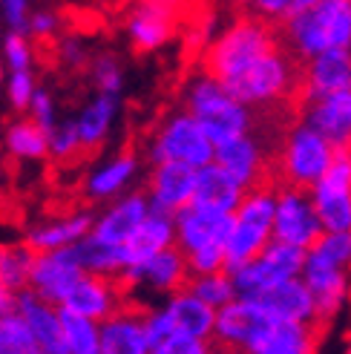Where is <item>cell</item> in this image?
<instances>
[{"mask_svg":"<svg viewBox=\"0 0 351 354\" xmlns=\"http://www.w3.org/2000/svg\"><path fill=\"white\" fill-rule=\"evenodd\" d=\"M285 49L308 61L323 49H351V0H314L279 21Z\"/></svg>","mask_w":351,"mask_h":354,"instance_id":"cell-1","label":"cell"},{"mask_svg":"<svg viewBox=\"0 0 351 354\" xmlns=\"http://www.w3.org/2000/svg\"><path fill=\"white\" fill-rule=\"evenodd\" d=\"M274 46H279L274 24L262 21L256 15H245L239 21H234L222 35H216L214 44L207 46L205 73L227 84L236 75H242L256 58H262Z\"/></svg>","mask_w":351,"mask_h":354,"instance_id":"cell-2","label":"cell"},{"mask_svg":"<svg viewBox=\"0 0 351 354\" xmlns=\"http://www.w3.org/2000/svg\"><path fill=\"white\" fill-rule=\"evenodd\" d=\"M184 110L202 124L205 136L214 141V147L227 138L254 130V113L225 90V84L207 75L205 69L187 84L184 90Z\"/></svg>","mask_w":351,"mask_h":354,"instance_id":"cell-3","label":"cell"},{"mask_svg":"<svg viewBox=\"0 0 351 354\" xmlns=\"http://www.w3.org/2000/svg\"><path fill=\"white\" fill-rule=\"evenodd\" d=\"M245 107H268V104L285 101L300 90V61L285 46H274L262 58H256L242 75L225 84Z\"/></svg>","mask_w":351,"mask_h":354,"instance_id":"cell-4","label":"cell"},{"mask_svg":"<svg viewBox=\"0 0 351 354\" xmlns=\"http://www.w3.org/2000/svg\"><path fill=\"white\" fill-rule=\"evenodd\" d=\"M331 156H334V147L311 124H294L279 150V182L308 190L325 173Z\"/></svg>","mask_w":351,"mask_h":354,"instance_id":"cell-5","label":"cell"},{"mask_svg":"<svg viewBox=\"0 0 351 354\" xmlns=\"http://www.w3.org/2000/svg\"><path fill=\"white\" fill-rule=\"evenodd\" d=\"M214 141L202 130V124L193 118L187 110L173 113L162 121V127L150 138V162H182L190 167H202L214 162Z\"/></svg>","mask_w":351,"mask_h":354,"instance_id":"cell-6","label":"cell"},{"mask_svg":"<svg viewBox=\"0 0 351 354\" xmlns=\"http://www.w3.org/2000/svg\"><path fill=\"white\" fill-rule=\"evenodd\" d=\"M323 231H351V147H334L325 173L308 187Z\"/></svg>","mask_w":351,"mask_h":354,"instance_id":"cell-7","label":"cell"},{"mask_svg":"<svg viewBox=\"0 0 351 354\" xmlns=\"http://www.w3.org/2000/svg\"><path fill=\"white\" fill-rule=\"evenodd\" d=\"M323 234L320 216L305 187L276 185V205L271 222V239H283L300 248H311L314 239Z\"/></svg>","mask_w":351,"mask_h":354,"instance_id":"cell-8","label":"cell"},{"mask_svg":"<svg viewBox=\"0 0 351 354\" xmlns=\"http://www.w3.org/2000/svg\"><path fill=\"white\" fill-rule=\"evenodd\" d=\"M179 0H135L127 12V38L135 52H155L167 46L176 32Z\"/></svg>","mask_w":351,"mask_h":354,"instance_id":"cell-9","label":"cell"},{"mask_svg":"<svg viewBox=\"0 0 351 354\" xmlns=\"http://www.w3.org/2000/svg\"><path fill=\"white\" fill-rule=\"evenodd\" d=\"M81 265L78 257L69 248H58V251H41L32 259V271H29V282L26 288L32 294H38L41 299L52 306H61L66 291L73 288V282L81 277Z\"/></svg>","mask_w":351,"mask_h":354,"instance_id":"cell-10","label":"cell"},{"mask_svg":"<svg viewBox=\"0 0 351 354\" xmlns=\"http://www.w3.org/2000/svg\"><path fill=\"white\" fill-rule=\"evenodd\" d=\"M124 303H127V291L118 279L98 277V274H81L73 282V288L66 291L61 308L101 323V320H107L110 314H115Z\"/></svg>","mask_w":351,"mask_h":354,"instance_id":"cell-11","label":"cell"},{"mask_svg":"<svg viewBox=\"0 0 351 354\" xmlns=\"http://www.w3.org/2000/svg\"><path fill=\"white\" fill-rule=\"evenodd\" d=\"M187 262H184V254L179 251L176 245L164 248L155 257H150L147 262H142L138 268H127L124 274L118 277V282L124 286V291H133V288H147L153 294H173L184 288L187 282Z\"/></svg>","mask_w":351,"mask_h":354,"instance_id":"cell-12","label":"cell"},{"mask_svg":"<svg viewBox=\"0 0 351 354\" xmlns=\"http://www.w3.org/2000/svg\"><path fill=\"white\" fill-rule=\"evenodd\" d=\"M340 90H351V49H323L308 61H303L300 90H296L303 101Z\"/></svg>","mask_w":351,"mask_h":354,"instance_id":"cell-13","label":"cell"},{"mask_svg":"<svg viewBox=\"0 0 351 354\" xmlns=\"http://www.w3.org/2000/svg\"><path fill=\"white\" fill-rule=\"evenodd\" d=\"M320 326L317 323H291L268 320L239 354H317Z\"/></svg>","mask_w":351,"mask_h":354,"instance_id":"cell-14","label":"cell"},{"mask_svg":"<svg viewBox=\"0 0 351 354\" xmlns=\"http://www.w3.org/2000/svg\"><path fill=\"white\" fill-rule=\"evenodd\" d=\"M265 323H268V317L259 308L256 299L234 297L227 306L216 308V320H214V334H210V340L227 354H239L245 348V343H248Z\"/></svg>","mask_w":351,"mask_h":354,"instance_id":"cell-15","label":"cell"},{"mask_svg":"<svg viewBox=\"0 0 351 354\" xmlns=\"http://www.w3.org/2000/svg\"><path fill=\"white\" fill-rule=\"evenodd\" d=\"M147 214H150L147 193L127 190V193H121V196L110 199V205L104 207L98 216H93L90 236L110 242V245H124L133 236L135 227L144 222Z\"/></svg>","mask_w":351,"mask_h":354,"instance_id":"cell-16","label":"cell"},{"mask_svg":"<svg viewBox=\"0 0 351 354\" xmlns=\"http://www.w3.org/2000/svg\"><path fill=\"white\" fill-rule=\"evenodd\" d=\"M214 162L245 190L268 179V156L251 133H242L236 138H227L222 145H216Z\"/></svg>","mask_w":351,"mask_h":354,"instance_id":"cell-17","label":"cell"},{"mask_svg":"<svg viewBox=\"0 0 351 354\" xmlns=\"http://www.w3.org/2000/svg\"><path fill=\"white\" fill-rule=\"evenodd\" d=\"M15 314L26 323L29 334L38 343L41 354H66L64 348V323H61V308L32 294L29 288L17 291L15 299Z\"/></svg>","mask_w":351,"mask_h":354,"instance_id":"cell-18","label":"cell"},{"mask_svg":"<svg viewBox=\"0 0 351 354\" xmlns=\"http://www.w3.org/2000/svg\"><path fill=\"white\" fill-rule=\"evenodd\" d=\"M193 185H196V167L182 162H155L147 182L150 207L173 216L176 210L190 205Z\"/></svg>","mask_w":351,"mask_h":354,"instance_id":"cell-19","label":"cell"},{"mask_svg":"<svg viewBox=\"0 0 351 354\" xmlns=\"http://www.w3.org/2000/svg\"><path fill=\"white\" fill-rule=\"evenodd\" d=\"M303 121L311 124L331 147H351V90L308 98Z\"/></svg>","mask_w":351,"mask_h":354,"instance_id":"cell-20","label":"cell"},{"mask_svg":"<svg viewBox=\"0 0 351 354\" xmlns=\"http://www.w3.org/2000/svg\"><path fill=\"white\" fill-rule=\"evenodd\" d=\"M259 308L265 311L268 320H291V323H317V308L314 297L303 277L279 279L268 291L256 297Z\"/></svg>","mask_w":351,"mask_h":354,"instance_id":"cell-21","label":"cell"},{"mask_svg":"<svg viewBox=\"0 0 351 354\" xmlns=\"http://www.w3.org/2000/svg\"><path fill=\"white\" fill-rule=\"evenodd\" d=\"M305 286L314 297V308H317V326L323 328L331 317H334L345 299L351 297V286H348V271L345 268H331L323 262H303V274Z\"/></svg>","mask_w":351,"mask_h":354,"instance_id":"cell-22","label":"cell"},{"mask_svg":"<svg viewBox=\"0 0 351 354\" xmlns=\"http://www.w3.org/2000/svg\"><path fill=\"white\" fill-rule=\"evenodd\" d=\"M101 351L98 354H147L150 343L144 334V308L124 303L115 314L98 323Z\"/></svg>","mask_w":351,"mask_h":354,"instance_id":"cell-23","label":"cell"},{"mask_svg":"<svg viewBox=\"0 0 351 354\" xmlns=\"http://www.w3.org/2000/svg\"><path fill=\"white\" fill-rule=\"evenodd\" d=\"M231 225H234V214H210V210H202L196 205H184L182 210L173 214L176 248L187 254L207 242H225Z\"/></svg>","mask_w":351,"mask_h":354,"instance_id":"cell-24","label":"cell"},{"mask_svg":"<svg viewBox=\"0 0 351 354\" xmlns=\"http://www.w3.org/2000/svg\"><path fill=\"white\" fill-rule=\"evenodd\" d=\"M245 187L231 179L216 162H207L196 167V185H193L190 205H196L210 214H234L236 205L242 202Z\"/></svg>","mask_w":351,"mask_h":354,"instance_id":"cell-25","label":"cell"},{"mask_svg":"<svg viewBox=\"0 0 351 354\" xmlns=\"http://www.w3.org/2000/svg\"><path fill=\"white\" fill-rule=\"evenodd\" d=\"M138 170H142V165H138L135 153H118V156L107 158V162H101L98 167H93L86 173L84 193L93 202H110V199L130 190Z\"/></svg>","mask_w":351,"mask_h":354,"instance_id":"cell-26","label":"cell"},{"mask_svg":"<svg viewBox=\"0 0 351 354\" xmlns=\"http://www.w3.org/2000/svg\"><path fill=\"white\" fill-rule=\"evenodd\" d=\"M176 245V227H173V216L162 214V210H153L144 216V222L135 227L133 236L121 245L124 248V259H127V268H138L142 262H147L150 257H155L164 248ZM124 268V271H127Z\"/></svg>","mask_w":351,"mask_h":354,"instance_id":"cell-27","label":"cell"},{"mask_svg":"<svg viewBox=\"0 0 351 354\" xmlns=\"http://www.w3.org/2000/svg\"><path fill=\"white\" fill-rule=\"evenodd\" d=\"M93 227V214L90 210H75V214H66L58 219H46L38 222L35 227H29L26 234V245L32 248L35 254L41 251H58V248H69L81 242Z\"/></svg>","mask_w":351,"mask_h":354,"instance_id":"cell-28","label":"cell"},{"mask_svg":"<svg viewBox=\"0 0 351 354\" xmlns=\"http://www.w3.org/2000/svg\"><path fill=\"white\" fill-rule=\"evenodd\" d=\"M118 110H121V95H110V93H95L93 101L84 104L81 113L73 118L84 150H95L110 138L118 121Z\"/></svg>","mask_w":351,"mask_h":354,"instance_id":"cell-29","label":"cell"},{"mask_svg":"<svg viewBox=\"0 0 351 354\" xmlns=\"http://www.w3.org/2000/svg\"><path fill=\"white\" fill-rule=\"evenodd\" d=\"M162 306L170 314L173 331L210 340V334H214V320H216V308H210L207 303H202L193 291H187V288L173 291V294H167V299Z\"/></svg>","mask_w":351,"mask_h":354,"instance_id":"cell-30","label":"cell"},{"mask_svg":"<svg viewBox=\"0 0 351 354\" xmlns=\"http://www.w3.org/2000/svg\"><path fill=\"white\" fill-rule=\"evenodd\" d=\"M271 239V231L262 225H254V222H245V219H236L234 216V225L227 231L225 242H222V251H225V271L231 274L236 271L239 265L251 262L254 257L262 254V248L268 245Z\"/></svg>","mask_w":351,"mask_h":354,"instance_id":"cell-31","label":"cell"},{"mask_svg":"<svg viewBox=\"0 0 351 354\" xmlns=\"http://www.w3.org/2000/svg\"><path fill=\"white\" fill-rule=\"evenodd\" d=\"M0 150H3L6 156H12L15 162H44V158H49L46 133L29 115H21L12 124H6L3 147Z\"/></svg>","mask_w":351,"mask_h":354,"instance_id":"cell-32","label":"cell"},{"mask_svg":"<svg viewBox=\"0 0 351 354\" xmlns=\"http://www.w3.org/2000/svg\"><path fill=\"white\" fill-rule=\"evenodd\" d=\"M73 251L78 257V265L84 274H98V277H113L118 279L127 268V259H124V248L121 245H110V242H101L95 236L86 234L81 242L73 245Z\"/></svg>","mask_w":351,"mask_h":354,"instance_id":"cell-33","label":"cell"},{"mask_svg":"<svg viewBox=\"0 0 351 354\" xmlns=\"http://www.w3.org/2000/svg\"><path fill=\"white\" fill-rule=\"evenodd\" d=\"M61 323H64V348H66V354H98L101 351V334H98L95 320L61 308Z\"/></svg>","mask_w":351,"mask_h":354,"instance_id":"cell-34","label":"cell"},{"mask_svg":"<svg viewBox=\"0 0 351 354\" xmlns=\"http://www.w3.org/2000/svg\"><path fill=\"white\" fill-rule=\"evenodd\" d=\"M35 251L26 242H0V282L12 291H23L29 282Z\"/></svg>","mask_w":351,"mask_h":354,"instance_id":"cell-35","label":"cell"},{"mask_svg":"<svg viewBox=\"0 0 351 354\" xmlns=\"http://www.w3.org/2000/svg\"><path fill=\"white\" fill-rule=\"evenodd\" d=\"M305 259L348 271L351 268V231H323L314 239L311 248H305Z\"/></svg>","mask_w":351,"mask_h":354,"instance_id":"cell-36","label":"cell"},{"mask_svg":"<svg viewBox=\"0 0 351 354\" xmlns=\"http://www.w3.org/2000/svg\"><path fill=\"white\" fill-rule=\"evenodd\" d=\"M259 259L268 265L271 274L276 279H291L303 274V262H305V248L291 245L283 239H268V245L262 248Z\"/></svg>","mask_w":351,"mask_h":354,"instance_id":"cell-37","label":"cell"},{"mask_svg":"<svg viewBox=\"0 0 351 354\" xmlns=\"http://www.w3.org/2000/svg\"><path fill=\"white\" fill-rule=\"evenodd\" d=\"M184 288L196 294L202 303H207L210 308H222L236 297L234 291V279L227 271H214V274H199V277H187Z\"/></svg>","mask_w":351,"mask_h":354,"instance_id":"cell-38","label":"cell"},{"mask_svg":"<svg viewBox=\"0 0 351 354\" xmlns=\"http://www.w3.org/2000/svg\"><path fill=\"white\" fill-rule=\"evenodd\" d=\"M0 354H41L26 323L15 311L0 317Z\"/></svg>","mask_w":351,"mask_h":354,"instance_id":"cell-39","label":"cell"},{"mask_svg":"<svg viewBox=\"0 0 351 354\" xmlns=\"http://www.w3.org/2000/svg\"><path fill=\"white\" fill-rule=\"evenodd\" d=\"M90 75L95 84V93L121 95V90H124V69H121V61L113 52H101V55L90 61Z\"/></svg>","mask_w":351,"mask_h":354,"instance_id":"cell-40","label":"cell"},{"mask_svg":"<svg viewBox=\"0 0 351 354\" xmlns=\"http://www.w3.org/2000/svg\"><path fill=\"white\" fill-rule=\"evenodd\" d=\"M46 147H49V158H55V162H73V158L84 150L81 147V138H78V130H75V121L66 118L52 127L46 133Z\"/></svg>","mask_w":351,"mask_h":354,"instance_id":"cell-41","label":"cell"},{"mask_svg":"<svg viewBox=\"0 0 351 354\" xmlns=\"http://www.w3.org/2000/svg\"><path fill=\"white\" fill-rule=\"evenodd\" d=\"M0 61H3L6 73H12V69H32L35 49H32L29 35H23V32H6V38L0 41Z\"/></svg>","mask_w":351,"mask_h":354,"instance_id":"cell-42","label":"cell"},{"mask_svg":"<svg viewBox=\"0 0 351 354\" xmlns=\"http://www.w3.org/2000/svg\"><path fill=\"white\" fill-rule=\"evenodd\" d=\"M35 90H38V81H35L32 69H12L3 78V93H6V101L15 113H26Z\"/></svg>","mask_w":351,"mask_h":354,"instance_id":"cell-43","label":"cell"},{"mask_svg":"<svg viewBox=\"0 0 351 354\" xmlns=\"http://www.w3.org/2000/svg\"><path fill=\"white\" fill-rule=\"evenodd\" d=\"M184 262H187V274H190V277L225 271V251H222V242H207V245L193 248V251L184 254Z\"/></svg>","mask_w":351,"mask_h":354,"instance_id":"cell-44","label":"cell"},{"mask_svg":"<svg viewBox=\"0 0 351 354\" xmlns=\"http://www.w3.org/2000/svg\"><path fill=\"white\" fill-rule=\"evenodd\" d=\"M147 354H216L214 340H202V337H190V334H170L162 343L150 346Z\"/></svg>","mask_w":351,"mask_h":354,"instance_id":"cell-45","label":"cell"},{"mask_svg":"<svg viewBox=\"0 0 351 354\" xmlns=\"http://www.w3.org/2000/svg\"><path fill=\"white\" fill-rule=\"evenodd\" d=\"M26 115L38 124L44 133H49L52 127H55L58 124V104H55V98H52V93L44 90V86H38L32 101H29V107H26Z\"/></svg>","mask_w":351,"mask_h":354,"instance_id":"cell-46","label":"cell"},{"mask_svg":"<svg viewBox=\"0 0 351 354\" xmlns=\"http://www.w3.org/2000/svg\"><path fill=\"white\" fill-rule=\"evenodd\" d=\"M58 29H61L58 12H52V9L29 12V24H26V35H29V38L49 41V38H55V35H58Z\"/></svg>","mask_w":351,"mask_h":354,"instance_id":"cell-47","label":"cell"},{"mask_svg":"<svg viewBox=\"0 0 351 354\" xmlns=\"http://www.w3.org/2000/svg\"><path fill=\"white\" fill-rule=\"evenodd\" d=\"M245 6H248L251 15L262 17V21L279 24L296 9V0H245Z\"/></svg>","mask_w":351,"mask_h":354,"instance_id":"cell-48","label":"cell"},{"mask_svg":"<svg viewBox=\"0 0 351 354\" xmlns=\"http://www.w3.org/2000/svg\"><path fill=\"white\" fill-rule=\"evenodd\" d=\"M29 0H0V24L6 26V32H23L29 24Z\"/></svg>","mask_w":351,"mask_h":354,"instance_id":"cell-49","label":"cell"},{"mask_svg":"<svg viewBox=\"0 0 351 354\" xmlns=\"http://www.w3.org/2000/svg\"><path fill=\"white\" fill-rule=\"evenodd\" d=\"M144 334H147V343H150V346L162 343L164 337L176 334V331H173V323H170V314L164 311V306L144 311Z\"/></svg>","mask_w":351,"mask_h":354,"instance_id":"cell-50","label":"cell"},{"mask_svg":"<svg viewBox=\"0 0 351 354\" xmlns=\"http://www.w3.org/2000/svg\"><path fill=\"white\" fill-rule=\"evenodd\" d=\"M61 61L66 64V66H84L86 64V49L78 44V41H73V38H69V41H64L61 44Z\"/></svg>","mask_w":351,"mask_h":354,"instance_id":"cell-51","label":"cell"},{"mask_svg":"<svg viewBox=\"0 0 351 354\" xmlns=\"http://www.w3.org/2000/svg\"><path fill=\"white\" fill-rule=\"evenodd\" d=\"M15 299H17V291H12L9 286H3V282H0V317L15 311Z\"/></svg>","mask_w":351,"mask_h":354,"instance_id":"cell-52","label":"cell"},{"mask_svg":"<svg viewBox=\"0 0 351 354\" xmlns=\"http://www.w3.org/2000/svg\"><path fill=\"white\" fill-rule=\"evenodd\" d=\"M3 78H6V66H3V61H0V90H3Z\"/></svg>","mask_w":351,"mask_h":354,"instance_id":"cell-53","label":"cell"},{"mask_svg":"<svg viewBox=\"0 0 351 354\" xmlns=\"http://www.w3.org/2000/svg\"><path fill=\"white\" fill-rule=\"evenodd\" d=\"M0 185H3V150H0Z\"/></svg>","mask_w":351,"mask_h":354,"instance_id":"cell-54","label":"cell"},{"mask_svg":"<svg viewBox=\"0 0 351 354\" xmlns=\"http://www.w3.org/2000/svg\"><path fill=\"white\" fill-rule=\"evenodd\" d=\"M345 354H351V340H348V348H345Z\"/></svg>","mask_w":351,"mask_h":354,"instance_id":"cell-55","label":"cell"},{"mask_svg":"<svg viewBox=\"0 0 351 354\" xmlns=\"http://www.w3.org/2000/svg\"><path fill=\"white\" fill-rule=\"evenodd\" d=\"M225 354H227V351H225Z\"/></svg>","mask_w":351,"mask_h":354,"instance_id":"cell-56","label":"cell"}]
</instances>
